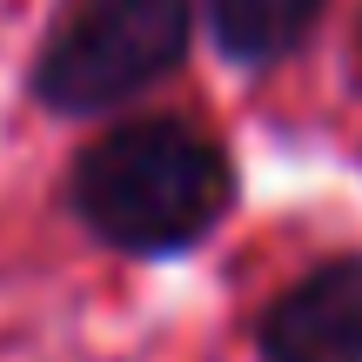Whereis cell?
<instances>
[{"mask_svg":"<svg viewBox=\"0 0 362 362\" xmlns=\"http://www.w3.org/2000/svg\"><path fill=\"white\" fill-rule=\"evenodd\" d=\"M235 202V168L188 121H128L107 128L74 161V208L121 255L194 248Z\"/></svg>","mask_w":362,"mask_h":362,"instance_id":"6da1fadb","label":"cell"},{"mask_svg":"<svg viewBox=\"0 0 362 362\" xmlns=\"http://www.w3.org/2000/svg\"><path fill=\"white\" fill-rule=\"evenodd\" d=\"M194 0H67L34 61V94L61 115H101L175 74Z\"/></svg>","mask_w":362,"mask_h":362,"instance_id":"7a4b0ae2","label":"cell"},{"mask_svg":"<svg viewBox=\"0 0 362 362\" xmlns=\"http://www.w3.org/2000/svg\"><path fill=\"white\" fill-rule=\"evenodd\" d=\"M262 362H362V255L302 275L255 336Z\"/></svg>","mask_w":362,"mask_h":362,"instance_id":"3957f363","label":"cell"},{"mask_svg":"<svg viewBox=\"0 0 362 362\" xmlns=\"http://www.w3.org/2000/svg\"><path fill=\"white\" fill-rule=\"evenodd\" d=\"M322 0H208V21H215V40L228 61L242 67H269L288 61V54L309 40Z\"/></svg>","mask_w":362,"mask_h":362,"instance_id":"277c9868","label":"cell"}]
</instances>
